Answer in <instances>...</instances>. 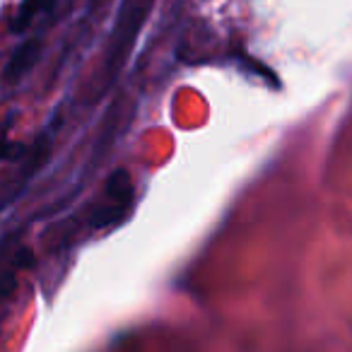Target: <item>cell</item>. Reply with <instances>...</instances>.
<instances>
[{
    "mask_svg": "<svg viewBox=\"0 0 352 352\" xmlns=\"http://www.w3.org/2000/svg\"><path fill=\"white\" fill-rule=\"evenodd\" d=\"M54 3L56 0H25L22 8L17 10L15 20H12V32H15V34L27 32L36 22V17L44 15V12H49L51 8H54Z\"/></svg>",
    "mask_w": 352,
    "mask_h": 352,
    "instance_id": "obj_4",
    "label": "cell"
},
{
    "mask_svg": "<svg viewBox=\"0 0 352 352\" xmlns=\"http://www.w3.org/2000/svg\"><path fill=\"white\" fill-rule=\"evenodd\" d=\"M131 201H133V186H131V179H128L126 171H116V174L109 179L107 184V191H104L102 201L99 206L94 208L92 217V227H107L111 222H116L123 212L131 208Z\"/></svg>",
    "mask_w": 352,
    "mask_h": 352,
    "instance_id": "obj_2",
    "label": "cell"
},
{
    "mask_svg": "<svg viewBox=\"0 0 352 352\" xmlns=\"http://www.w3.org/2000/svg\"><path fill=\"white\" fill-rule=\"evenodd\" d=\"M39 54H41V41L39 39H30V41H22V44L15 46V51L10 54L6 63V70H3V78H6L8 85L17 82L22 80L32 68L34 63L39 60Z\"/></svg>",
    "mask_w": 352,
    "mask_h": 352,
    "instance_id": "obj_3",
    "label": "cell"
},
{
    "mask_svg": "<svg viewBox=\"0 0 352 352\" xmlns=\"http://www.w3.org/2000/svg\"><path fill=\"white\" fill-rule=\"evenodd\" d=\"M155 0H126L121 8V15H118V25L116 32L111 36V44H109V51L104 56L102 70L94 78V87H97V94H102L104 89L111 87L116 73L123 68L128 54L133 49V41H135L138 32L142 30L147 15H150V8Z\"/></svg>",
    "mask_w": 352,
    "mask_h": 352,
    "instance_id": "obj_1",
    "label": "cell"
}]
</instances>
